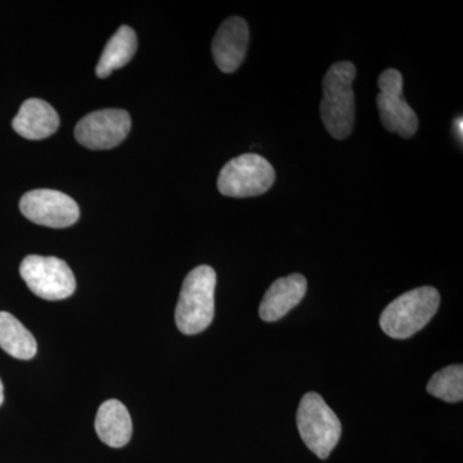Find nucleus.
I'll return each mask as SVG.
<instances>
[{
    "mask_svg": "<svg viewBox=\"0 0 463 463\" xmlns=\"http://www.w3.org/2000/svg\"><path fill=\"white\" fill-rule=\"evenodd\" d=\"M355 76V66L343 61L332 65L323 79L322 123L336 139L347 138L354 128L355 96L353 81Z\"/></svg>",
    "mask_w": 463,
    "mask_h": 463,
    "instance_id": "f257e3e1",
    "label": "nucleus"
},
{
    "mask_svg": "<svg viewBox=\"0 0 463 463\" xmlns=\"http://www.w3.org/2000/svg\"><path fill=\"white\" fill-rule=\"evenodd\" d=\"M216 273L209 265L194 268L183 282L175 309V323L184 335L205 331L215 313Z\"/></svg>",
    "mask_w": 463,
    "mask_h": 463,
    "instance_id": "f03ea898",
    "label": "nucleus"
},
{
    "mask_svg": "<svg viewBox=\"0 0 463 463\" xmlns=\"http://www.w3.org/2000/svg\"><path fill=\"white\" fill-rule=\"evenodd\" d=\"M439 304L440 295L431 286L405 292L385 307L380 317L381 328L392 339H410L431 321Z\"/></svg>",
    "mask_w": 463,
    "mask_h": 463,
    "instance_id": "7ed1b4c3",
    "label": "nucleus"
},
{
    "mask_svg": "<svg viewBox=\"0 0 463 463\" xmlns=\"http://www.w3.org/2000/svg\"><path fill=\"white\" fill-rule=\"evenodd\" d=\"M298 432L306 446L321 459L327 458L341 438L340 420L317 392H307L298 404Z\"/></svg>",
    "mask_w": 463,
    "mask_h": 463,
    "instance_id": "20e7f679",
    "label": "nucleus"
},
{
    "mask_svg": "<svg viewBox=\"0 0 463 463\" xmlns=\"http://www.w3.org/2000/svg\"><path fill=\"white\" fill-rule=\"evenodd\" d=\"M276 181V172L269 161L260 155L245 154L225 164L218 178V190L234 199L255 197L269 191Z\"/></svg>",
    "mask_w": 463,
    "mask_h": 463,
    "instance_id": "39448f33",
    "label": "nucleus"
},
{
    "mask_svg": "<svg viewBox=\"0 0 463 463\" xmlns=\"http://www.w3.org/2000/svg\"><path fill=\"white\" fill-rule=\"evenodd\" d=\"M20 274L27 288L44 300H63L76 289L71 268L58 258L29 255L21 263Z\"/></svg>",
    "mask_w": 463,
    "mask_h": 463,
    "instance_id": "423d86ee",
    "label": "nucleus"
},
{
    "mask_svg": "<svg viewBox=\"0 0 463 463\" xmlns=\"http://www.w3.org/2000/svg\"><path fill=\"white\" fill-rule=\"evenodd\" d=\"M377 94L380 118L388 132L411 138L419 129V118L403 97V76L395 69H388L379 78Z\"/></svg>",
    "mask_w": 463,
    "mask_h": 463,
    "instance_id": "0eeeda50",
    "label": "nucleus"
},
{
    "mask_svg": "<svg viewBox=\"0 0 463 463\" xmlns=\"http://www.w3.org/2000/svg\"><path fill=\"white\" fill-rule=\"evenodd\" d=\"M130 128L132 118L124 109H99L79 121L75 138L90 149H111L127 139Z\"/></svg>",
    "mask_w": 463,
    "mask_h": 463,
    "instance_id": "6e6552de",
    "label": "nucleus"
},
{
    "mask_svg": "<svg viewBox=\"0 0 463 463\" xmlns=\"http://www.w3.org/2000/svg\"><path fill=\"white\" fill-rule=\"evenodd\" d=\"M20 210L33 223L44 227H71L79 221L80 210L71 197L54 190H33L24 194Z\"/></svg>",
    "mask_w": 463,
    "mask_h": 463,
    "instance_id": "1a4fd4ad",
    "label": "nucleus"
},
{
    "mask_svg": "<svg viewBox=\"0 0 463 463\" xmlns=\"http://www.w3.org/2000/svg\"><path fill=\"white\" fill-rule=\"evenodd\" d=\"M249 25L243 18H227L213 41L212 52L216 66L225 74H232L245 60L249 48Z\"/></svg>",
    "mask_w": 463,
    "mask_h": 463,
    "instance_id": "9d476101",
    "label": "nucleus"
},
{
    "mask_svg": "<svg viewBox=\"0 0 463 463\" xmlns=\"http://www.w3.org/2000/svg\"><path fill=\"white\" fill-rule=\"evenodd\" d=\"M307 288L306 277L298 273L277 279L265 292L259 309L260 318L265 322H276L283 318L303 300Z\"/></svg>",
    "mask_w": 463,
    "mask_h": 463,
    "instance_id": "9b49d317",
    "label": "nucleus"
},
{
    "mask_svg": "<svg viewBox=\"0 0 463 463\" xmlns=\"http://www.w3.org/2000/svg\"><path fill=\"white\" fill-rule=\"evenodd\" d=\"M12 127L24 138L41 141L57 132L60 116L45 100L30 99L21 106L20 111L12 121Z\"/></svg>",
    "mask_w": 463,
    "mask_h": 463,
    "instance_id": "f8f14e48",
    "label": "nucleus"
},
{
    "mask_svg": "<svg viewBox=\"0 0 463 463\" xmlns=\"http://www.w3.org/2000/svg\"><path fill=\"white\" fill-rule=\"evenodd\" d=\"M94 426L100 440L109 447L127 446L132 438L133 425L130 414L127 407L116 399H109L100 405Z\"/></svg>",
    "mask_w": 463,
    "mask_h": 463,
    "instance_id": "ddd939ff",
    "label": "nucleus"
},
{
    "mask_svg": "<svg viewBox=\"0 0 463 463\" xmlns=\"http://www.w3.org/2000/svg\"><path fill=\"white\" fill-rule=\"evenodd\" d=\"M137 48H138V39L132 27L121 26L103 50L96 69L97 76L99 79L109 78L115 70L128 65L136 54Z\"/></svg>",
    "mask_w": 463,
    "mask_h": 463,
    "instance_id": "4468645a",
    "label": "nucleus"
},
{
    "mask_svg": "<svg viewBox=\"0 0 463 463\" xmlns=\"http://www.w3.org/2000/svg\"><path fill=\"white\" fill-rule=\"evenodd\" d=\"M0 347L7 354L23 361L33 359L38 352V344L32 332L7 312H0Z\"/></svg>",
    "mask_w": 463,
    "mask_h": 463,
    "instance_id": "2eb2a0df",
    "label": "nucleus"
},
{
    "mask_svg": "<svg viewBox=\"0 0 463 463\" xmlns=\"http://www.w3.org/2000/svg\"><path fill=\"white\" fill-rule=\"evenodd\" d=\"M428 392L435 398L457 403L463 399V367L453 364L438 371L428 383Z\"/></svg>",
    "mask_w": 463,
    "mask_h": 463,
    "instance_id": "dca6fc26",
    "label": "nucleus"
},
{
    "mask_svg": "<svg viewBox=\"0 0 463 463\" xmlns=\"http://www.w3.org/2000/svg\"><path fill=\"white\" fill-rule=\"evenodd\" d=\"M463 120L462 118H457L455 120V130L457 137H458L459 141H462V136H463Z\"/></svg>",
    "mask_w": 463,
    "mask_h": 463,
    "instance_id": "f3484780",
    "label": "nucleus"
},
{
    "mask_svg": "<svg viewBox=\"0 0 463 463\" xmlns=\"http://www.w3.org/2000/svg\"><path fill=\"white\" fill-rule=\"evenodd\" d=\"M5 402V388H3L2 380H0V405Z\"/></svg>",
    "mask_w": 463,
    "mask_h": 463,
    "instance_id": "a211bd4d",
    "label": "nucleus"
}]
</instances>
